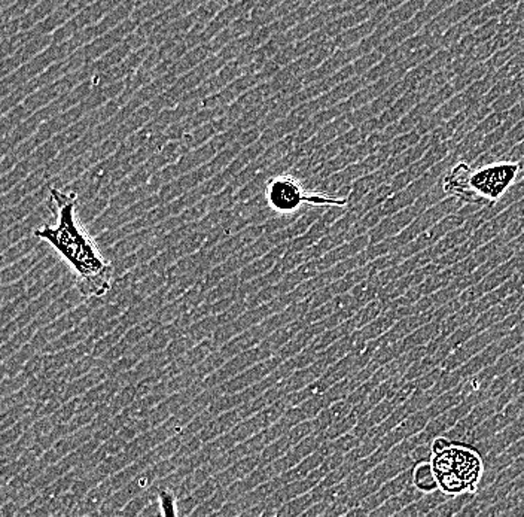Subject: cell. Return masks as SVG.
<instances>
[{
    "label": "cell",
    "instance_id": "obj_6",
    "mask_svg": "<svg viewBox=\"0 0 524 517\" xmlns=\"http://www.w3.org/2000/svg\"><path fill=\"white\" fill-rule=\"evenodd\" d=\"M161 505H163L164 514H174L176 513V510H174V498H173L172 493H169V492H163L161 493Z\"/></svg>",
    "mask_w": 524,
    "mask_h": 517
},
{
    "label": "cell",
    "instance_id": "obj_5",
    "mask_svg": "<svg viewBox=\"0 0 524 517\" xmlns=\"http://www.w3.org/2000/svg\"><path fill=\"white\" fill-rule=\"evenodd\" d=\"M414 484L422 492H434L438 489V484L434 476L431 463H420L414 470Z\"/></svg>",
    "mask_w": 524,
    "mask_h": 517
},
{
    "label": "cell",
    "instance_id": "obj_2",
    "mask_svg": "<svg viewBox=\"0 0 524 517\" xmlns=\"http://www.w3.org/2000/svg\"><path fill=\"white\" fill-rule=\"evenodd\" d=\"M521 164L499 161L473 167L466 163L456 164L443 179V189L466 205L493 206L517 181Z\"/></svg>",
    "mask_w": 524,
    "mask_h": 517
},
{
    "label": "cell",
    "instance_id": "obj_3",
    "mask_svg": "<svg viewBox=\"0 0 524 517\" xmlns=\"http://www.w3.org/2000/svg\"><path fill=\"white\" fill-rule=\"evenodd\" d=\"M431 467L438 489L448 497L474 495L484 474L480 452L466 445H457L439 437L432 443Z\"/></svg>",
    "mask_w": 524,
    "mask_h": 517
},
{
    "label": "cell",
    "instance_id": "obj_4",
    "mask_svg": "<svg viewBox=\"0 0 524 517\" xmlns=\"http://www.w3.org/2000/svg\"><path fill=\"white\" fill-rule=\"evenodd\" d=\"M268 202L272 209L281 214L297 210L302 203L314 205H345V200H338L325 194L307 193L300 182L290 176H279L271 179L267 186Z\"/></svg>",
    "mask_w": 524,
    "mask_h": 517
},
{
    "label": "cell",
    "instance_id": "obj_1",
    "mask_svg": "<svg viewBox=\"0 0 524 517\" xmlns=\"http://www.w3.org/2000/svg\"><path fill=\"white\" fill-rule=\"evenodd\" d=\"M51 197L54 205L56 225L42 227L35 231V234L48 241L67 261L75 271L82 295L101 297L112 287L113 269L101 257L94 241L78 223L76 194L51 188Z\"/></svg>",
    "mask_w": 524,
    "mask_h": 517
}]
</instances>
